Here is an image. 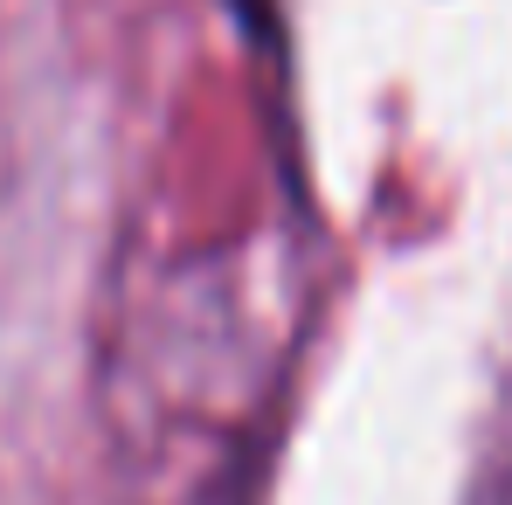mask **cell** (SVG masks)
<instances>
[{"label": "cell", "instance_id": "cell-1", "mask_svg": "<svg viewBox=\"0 0 512 505\" xmlns=\"http://www.w3.org/2000/svg\"><path fill=\"white\" fill-rule=\"evenodd\" d=\"M471 505H512V422H506V436L492 443V457H485V478H478Z\"/></svg>", "mask_w": 512, "mask_h": 505}, {"label": "cell", "instance_id": "cell-2", "mask_svg": "<svg viewBox=\"0 0 512 505\" xmlns=\"http://www.w3.org/2000/svg\"><path fill=\"white\" fill-rule=\"evenodd\" d=\"M229 7H243V14H256V7H263V0H229Z\"/></svg>", "mask_w": 512, "mask_h": 505}]
</instances>
